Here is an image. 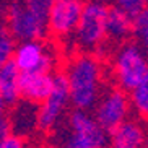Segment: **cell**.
<instances>
[{
    "instance_id": "cell-1",
    "label": "cell",
    "mask_w": 148,
    "mask_h": 148,
    "mask_svg": "<svg viewBox=\"0 0 148 148\" xmlns=\"http://www.w3.org/2000/svg\"><path fill=\"white\" fill-rule=\"evenodd\" d=\"M69 99L75 109H91L99 99L101 72L99 64L91 56H80L67 69Z\"/></svg>"
},
{
    "instance_id": "cell-2",
    "label": "cell",
    "mask_w": 148,
    "mask_h": 148,
    "mask_svg": "<svg viewBox=\"0 0 148 148\" xmlns=\"http://www.w3.org/2000/svg\"><path fill=\"white\" fill-rule=\"evenodd\" d=\"M106 8L104 3L88 2L83 3L82 13L73 33L77 41L85 49L98 47L106 38Z\"/></svg>"
},
{
    "instance_id": "cell-3",
    "label": "cell",
    "mask_w": 148,
    "mask_h": 148,
    "mask_svg": "<svg viewBox=\"0 0 148 148\" xmlns=\"http://www.w3.org/2000/svg\"><path fill=\"white\" fill-rule=\"evenodd\" d=\"M116 77L124 91H130L142 80L148 78L147 57L140 44L129 42L122 46L116 57Z\"/></svg>"
},
{
    "instance_id": "cell-4",
    "label": "cell",
    "mask_w": 148,
    "mask_h": 148,
    "mask_svg": "<svg viewBox=\"0 0 148 148\" xmlns=\"http://www.w3.org/2000/svg\"><path fill=\"white\" fill-rule=\"evenodd\" d=\"M7 21L8 31L18 41H36L47 34V21L31 12L23 0L10 5Z\"/></svg>"
},
{
    "instance_id": "cell-5",
    "label": "cell",
    "mask_w": 148,
    "mask_h": 148,
    "mask_svg": "<svg viewBox=\"0 0 148 148\" xmlns=\"http://www.w3.org/2000/svg\"><path fill=\"white\" fill-rule=\"evenodd\" d=\"M69 103V85L65 73L52 75L51 93L42 101V106L38 109V127H41L42 130H51L60 121Z\"/></svg>"
},
{
    "instance_id": "cell-6",
    "label": "cell",
    "mask_w": 148,
    "mask_h": 148,
    "mask_svg": "<svg viewBox=\"0 0 148 148\" xmlns=\"http://www.w3.org/2000/svg\"><path fill=\"white\" fill-rule=\"evenodd\" d=\"M95 111V119L108 134L127 119L130 111V101L124 90H111L99 99Z\"/></svg>"
},
{
    "instance_id": "cell-7",
    "label": "cell",
    "mask_w": 148,
    "mask_h": 148,
    "mask_svg": "<svg viewBox=\"0 0 148 148\" xmlns=\"http://www.w3.org/2000/svg\"><path fill=\"white\" fill-rule=\"evenodd\" d=\"M12 60L20 72H52L54 69V56L49 49L36 41H21L20 46H15Z\"/></svg>"
},
{
    "instance_id": "cell-8",
    "label": "cell",
    "mask_w": 148,
    "mask_h": 148,
    "mask_svg": "<svg viewBox=\"0 0 148 148\" xmlns=\"http://www.w3.org/2000/svg\"><path fill=\"white\" fill-rule=\"evenodd\" d=\"M82 8L83 0H54L47 12V31L59 38L72 34Z\"/></svg>"
},
{
    "instance_id": "cell-9",
    "label": "cell",
    "mask_w": 148,
    "mask_h": 148,
    "mask_svg": "<svg viewBox=\"0 0 148 148\" xmlns=\"http://www.w3.org/2000/svg\"><path fill=\"white\" fill-rule=\"evenodd\" d=\"M69 125L72 129V132L80 134L85 138L90 140L95 148H104L109 143V134L85 109H75L73 112L70 114Z\"/></svg>"
},
{
    "instance_id": "cell-10",
    "label": "cell",
    "mask_w": 148,
    "mask_h": 148,
    "mask_svg": "<svg viewBox=\"0 0 148 148\" xmlns=\"http://www.w3.org/2000/svg\"><path fill=\"white\" fill-rule=\"evenodd\" d=\"M20 96L31 103H42L52 88V75L49 72H20Z\"/></svg>"
},
{
    "instance_id": "cell-11",
    "label": "cell",
    "mask_w": 148,
    "mask_h": 148,
    "mask_svg": "<svg viewBox=\"0 0 148 148\" xmlns=\"http://www.w3.org/2000/svg\"><path fill=\"white\" fill-rule=\"evenodd\" d=\"M111 148H143L145 130L138 122L124 121L109 134Z\"/></svg>"
},
{
    "instance_id": "cell-12",
    "label": "cell",
    "mask_w": 148,
    "mask_h": 148,
    "mask_svg": "<svg viewBox=\"0 0 148 148\" xmlns=\"http://www.w3.org/2000/svg\"><path fill=\"white\" fill-rule=\"evenodd\" d=\"M106 36L114 41H125L132 36V16L116 5L106 12Z\"/></svg>"
},
{
    "instance_id": "cell-13",
    "label": "cell",
    "mask_w": 148,
    "mask_h": 148,
    "mask_svg": "<svg viewBox=\"0 0 148 148\" xmlns=\"http://www.w3.org/2000/svg\"><path fill=\"white\" fill-rule=\"evenodd\" d=\"M20 70L13 64V60L3 62L0 65V98L5 104H15L20 99Z\"/></svg>"
},
{
    "instance_id": "cell-14",
    "label": "cell",
    "mask_w": 148,
    "mask_h": 148,
    "mask_svg": "<svg viewBox=\"0 0 148 148\" xmlns=\"http://www.w3.org/2000/svg\"><path fill=\"white\" fill-rule=\"evenodd\" d=\"M36 103H21L18 104L13 112V117L8 121L10 130H13L15 135L29 134L36 125H38V108Z\"/></svg>"
},
{
    "instance_id": "cell-15",
    "label": "cell",
    "mask_w": 148,
    "mask_h": 148,
    "mask_svg": "<svg viewBox=\"0 0 148 148\" xmlns=\"http://www.w3.org/2000/svg\"><path fill=\"white\" fill-rule=\"evenodd\" d=\"M132 36H135V39L138 41L143 47H147L148 44V13L147 8L142 10L140 13L132 16Z\"/></svg>"
},
{
    "instance_id": "cell-16",
    "label": "cell",
    "mask_w": 148,
    "mask_h": 148,
    "mask_svg": "<svg viewBox=\"0 0 148 148\" xmlns=\"http://www.w3.org/2000/svg\"><path fill=\"white\" fill-rule=\"evenodd\" d=\"M130 91H132V95H130L132 106L137 109V112L145 116L148 111V78L142 80Z\"/></svg>"
},
{
    "instance_id": "cell-17",
    "label": "cell",
    "mask_w": 148,
    "mask_h": 148,
    "mask_svg": "<svg viewBox=\"0 0 148 148\" xmlns=\"http://www.w3.org/2000/svg\"><path fill=\"white\" fill-rule=\"evenodd\" d=\"M15 51V38L8 31V28L0 25V65L10 60Z\"/></svg>"
},
{
    "instance_id": "cell-18",
    "label": "cell",
    "mask_w": 148,
    "mask_h": 148,
    "mask_svg": "<svg viewBox=\"0 0 148 148\" xmlns=\"http://www.w3.org/2000/svg\"><path fill=\"white\" fill-rule=\"evenodd\" d=\"M114 5L124 10L127 15L135 16L142 10L147 8V0H114Z\"/></svg>"
},
{
    "instance_id": "cell-19",
    "label": "cell",
    "mask_w": 148,
    "mask_h": 148,
    "mask_svg": "<svg viewBox=\"0 0 148 148\" xmlns=\"http://www.w3.org/2000/svg\"><path fill=\"white\" fill-rule=\"evenodd\" d=\"M23 2H25V5H26L31 12H34L38 16L44 18L47 21L49 7H51V3H52L54 0H23Z\"/></svg>"
},
{
    "instance_id": "cell-20",
    "label": "cell",
    "mask_w": 148,
    "mask_h": 148,
    "mask_svg": "<svg viewBox=\"0 0 148 148\" xmlns=\"http://www.w3.org/2000/svg\"><path fill=\"white\" fill-rule=\"evenodd\" d=\"M64 148H95V147H93L91 142H90L88 138H85L83 135L72 132V134H70V137L65 140Z\"/></svg>"
},
{
    "instance_id": "cell-21",
    "label": "cell",
    "mask_w": 148,
    "mask_h": 148,
    "mask_svg": "<svg viewBox=\"0 0 148 148\" xmlns=\"http://www.w3.org/2000/svg\"><path fill=\"white\" fill-rule=\"evenodd\" d=\"M2 148H25V142L21 140L20 135L8 134L5 137L3 143H2Z\"/></svg>"
},
{
    "instance_id": "cell-22",
    "label": "cell",
    "mask_w": 148,
    "mask_h": 148,
    "mask_svg": "<svg viewBox=\"0 0 148 148\" xmlns=\"http://www.w3.org/2000/svg\"><path fill=\"white\" fill-rule=\"evenodd\" d=\"M10 124H8V121L7 119H0V148H2V143H3V140H5V137L10 134Z\"/></svg>"
},
{
    "instance_id": "cell-23",
    "label": "cell",
    "mask_w": 148,
    "mask_h": 148,
    "mask_svg": "<svg viewBox=\"0 0 148 148\" xmlns=\"http://www.w3.org/2000/svg\"><path fill=\"white\" fill-rule=\"evenodd\" d=\"M3 111H5V103H3V99L0 98V119L3 117Z\"/></svg>"
},
{
    "instance_id": "cell-24",
    "label": "cell",
    "mask_w": 148,
    "mask_h": 148,
    "mask_svg": "<svg viewBox=\"0 0 148 148\" xmlns=\"http://www.w3.org/2000/svg\"><path fill=\"white\" fill-rule=\"evenodd\" d=\"M91 2H98V3H108V2H111V0H91Z\"/></svg>"
}]
</instances>
